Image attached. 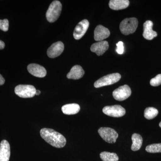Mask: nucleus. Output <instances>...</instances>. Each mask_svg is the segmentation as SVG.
<instances>
[{
  "mask_svg": "<svg viewBox=\"0 0 161 161\" xmlns=\"http://www.w3.org/2000/svg\"><path fill=\"white\" fill-rule=\"evenodd\" d=\"M146 151L151 153H161V143L153 144L146 147Z\"/></svg>",
  "mask_w": 161,
  "mask_h": 161,
  "instance_id": "22",
  "label": "nucleus"
},
{
  "mask_svg": "<svg viewBox=\"0 0 161 161\" xmlns=\"http://www.w3.org/2000/svg\"><path fill=\"white\" fill-rule=\"evenodd\" d=\"M36 90L34 86L29 85H19L15 88V93L22 98L33 97L36 95Z\"/></svg>",
  "mask_w": 161,
  "mask_h": 161,
  "instance_id": "4",
  "label": "nucleus"
},
{
  "mask_svg": "<svg viewBox=\"0 0 161 161\" xmlns=\"http://www.w3.org/2000/svg\"><path fill=\"white\" fill-rule=\"evenodd\" d=\"M89 26V22L87 19H84L78 23L75 27L74 30V38L76 40H78L81 39L85 34Z\"/></svg>",
  "mask_w": 161,
  "mask_h": 161,
  "instance_id": "9",
  "label": "nucleus"
},
{
  "mask_svg": "<svg viewBox=\"0 0 161 161\" xmlns=\"http://www.w3.org/2000/svg\"><path fill=\"white\" fill-rule=\"evenodd\" d=\"M61 110L64 114L68 115H75L80 111V108L78 104H68L62 106Z\"/></svg>",
  "mask_w": 161,
  "mask_h": 161,
  "instance_id": "18",
  "label": "nucleus"
},
{
  "mask_svg": "<svg viewBox=\"0 0 161 161\" xmlns=\"http://www.w3.org/2000/svg\"><path fill=\"white\" fill-rule=\"evenodd\" d=\"M153 23L150 20H147L143 24L144 31L143 36L147 40H152L157 36V33L153 30Z\"/></svg>",
  "mask_w": 161,
  "mask_h": 161,
  "instance_id": "15",
  "label": "nucleus"
},
{
  "mask_svg": "<svg viewBox=\"0 0 161 161\" xmlns=\"http://www.w3.org/2000/svg\"><path fill=\"white\" fill-rule=\"evenodd\" d=\"M40 134L41 137L53 147L61 148L66 145L64 136L53 129L43 128L40 130Z\"/></svg>",
  "mask_w": 161,
  "mask_h": 161,
  "instance_id": "1",
  "label": "nucleus"
},
{
  "mask_svg": "<svg viewBox=\"0 0 161 161\" xmlns=\"http://www.w3.org/2000/svg\"><path fill=\"white\" fill-rule=\"evenodd\" d=\"M117 48L116 51L119 54H122L124 52V43L122 41H119L118 43H116Z\"/></svg>",
  "mask_w": 161,
  "mask_h": 161,
  "instance_id": "25",
  "label": "nucleus"
},
{
  "mask_svg": "<svg viewBox=\"0 0 161 161\" xmlns=\"http://www.w3.org/2000/svg\"><path fill=\"white\" fill-rule=\"evenodd\" d=\"M64 50V45L61 41L53 43L47 51V55L50 58H54L60 56Z\"/></svg>",
  "mask_w": 161,
  "mask_h": 161,
  "instance_id": "10",
  "label": "nucleus"
},
{
  "mask_svg": "<svg viewBox=\"0 0 161 161\" xmlns=\"http://www.w3.org/2000/svg\"><path fill=\"white\" fill-rule=\"evenodd\" d=\"M131 90L127 85L122 86L115 89L112 93L115 100L121 101L127 99L131 95Z\"/></svg>",
  "mask_w": 161,
  "mask_h": 161,
  "instance_id": "8",
  "label": "nucleus"
},
{
  "mask_svg": "<svg viewBox=\"0 0 161 161\" xmlns=\"http://www.w3.org/2000/svg\"><path fill=\"white\" fill-rule=\"evenodd\" d=\"M108 43L107 41L103 40L93 43L91 46V50L98 56H101L108 50Z\"/></svg>",
  "mask_w": 161,
  "mask_h": 161,
  "instance_id": "13",
  "label": "nucleus"
},
{
  "mask_svg": "<svg viewBox=\"0 0 161 161\" xmlns=\"http://www.w3.org/2000/svg\"><path fill=\"white\" fill-rule=\"evenodd\" d=\"M158 113V111L157 109L153 107H149L144 111V116L147 119H151L155 118Z\"/></svg>",
  "mask_w": 161,
  "mask_h": 161,
  "instance_id": "21",
  "label": "nucleus"
},
{
  "mask_svg": "<svg viewBox=\"0 0 161 161\" xmlns=\"http://www.w3.org/2000/svg\"><path fill=\"white\" fill-rule=\"evenodd\" d=\"M84 74V71L80 65H76L72 68L67 75V78L68 79L77 80L82 78Z\"/></svg>",
  "mask_w": 161,
  "mask_h": 161,
  "instance_id": "16",
  "label": "nucleus"
},
{
  "mask_svg": "<svg viewBox=\"0 0 161 161\" xmlns=\"http://www.w3.org/2000/svg\"><path fill=\"white\" fill-rule=\"evenodd\" d=\"M159 126L160 127V128H161V122L159 123Z\"/></svg>",
  "mask_w": 161,
  "mask_h": 161,
  "instance_id": "29",
  "label": "nucleus"
},
{
  "mask_svg": "<svg viewBox=\"0 0 161 161\" xmlns=\"http://www.w3.org/2000/svg\"><path fill=\"white\" fill-rule=\"evenodd\" d=\"M129 5L130 1L128 0H111L109 3L110 8L115 10L125 9Z\"/></svg>",
  "mask_w": 161,
  "mask_h": 161,
  "instance_id": "17",
  "label": "nucleus"
},
{
  "mask_svg": "<svg viewBox=\"0 0 161 161\" xmlns=\"http://www.w3.org/2000/svg\"><path fill=\"white\" fill-rule=\"evenodd\" d=\"M110 32L108 28L102 25L96 26L94 31V39L97 41H103L109 36Z\"/></svg>",
  "mask_w": 161,
  "mask_h": 161,
  "instance_id": "12",
  "label": "nucleus"
},
{
  "mask_svg": "<svg viewBox=\"0 0 161 161\" xmlns=\"http://www.w3.org/2000/svg\"><path fill=\"white\" fill-rule=\"evenodd\" d=\"M103 112L106 115L113 117H120L125 114V109L120 105L108 106L105 107Z\"/></svg>",
  "mask_w": 161,
  "mask_h": 161,
  "instance_id": "7",
  "label": "nucleus"
},
{
  "mask_svg": "<svg viewBox=\"0 0 161 161\" xmlns=\"http://www.w3.org/2000/svg\"><path fill=\"white\" fill-rule=\"evenodd\" d=\"M27 70L31 75L38 78H44L47 75L46 69L43 66L36 64H29Z\"/></svg>",
  "mask_w": 161,
  "mask_h": 161,
  "instance_id": "11",
  "label": "nucleus"
},
{
  "mask_svg": "<svg viewBox=\"0 0 161 161\" xmlns=\"http://www.w3.org/2000/svg\"><path fill=\"white\" fill-rule=\"evenodd\" d=\"M132 144L131 150L132 151H137L141 148L142 144L143 139L142 136L137 133H134L132 136Z\"/></svg>",
  "mask_w": 161,
  "mask_h": 161,
  "instance_id": "19",
  "label": "nucleus"
},
{
  "mask_svg": "<svg viewBox=\"0 0 161 161\" xmlns=\"http://www.w3.org/2000/svg\"><path fill=\"white\" fill-rule=\"evenodd\" d=\"M62 4L58 1H54L50 5L46 14L47 19L50 23L57 21L62 10Z\"/></svg>",
  "mask_w": 161,
  "mask_h": 161,
  "instance_id": "2",
  "label": "nucleus"
},
{
  "mask_svg": "<svg viewBox=\"0 0 161 161\" xmlns=\"http://www.w3.org/2000/svg\"><path fill=\"white\" fill-rule=\"evenodd\" d=\"M100 158L103 161H118V155L115 153L108 152H103L100 154Z\"/></svg>",
  "mask_w": 161,
  "mask_h": 161,
  "instance_id": "20",
  "label": "nucleus"
},
{
  "mask_svg": "<svg viewBox=\"0 0 161 161\" xmlns=\"http://www.w3.org/2000/svg\"><path fill=\"white\" fill-rule=\"evenodd\" d=\"M98 132L101 137L109 143H114L118 137L117 132L112 128L102 127L98 130Z\"/></svg>",
  "mask_w": 161,
  "mask_h": 161,
  "instance_id": "6",
  "label": "nucleus"
},
{
  "mask_svg": "<svg viewBox=\"0 0 161 161\" xmlns=\"http://www.w3.org/2000/svg\"><path fill=\"white\" fill-rule=\"evenodd\" d=\"M138 24V21L136 18H127L121 22L119 29L123 34H131L136 31L137 29Z\"/></svg>",
  "mask_w": 161,
  "mask_h": 161,
  "instance_id": "3",
  "label": "nucleus"
},
{
  "mask_svg": "<svg viewBox=\"0 0 161 161\" xmlns=\"http://www.w3.org/2000/svg\"><path fill=\"white\" fill-rule=\"evenodd\" d=\"M10 156V145L4 140L0 144V161H9Z\"/></svg>",
  "mask_w": 161,
  "mask_h": 161,
  "instance_id": "14",
  "label": "nucleus"
},
{
  "mask_svg": "<svg viewBox=\"0 0 161 161\" xmlns=\"http://www.w3.org/2000/svg\"><path fill=\"white\" fill-rule=\"evenodd\" d=\"M9 21L7 19H0V29L4 31H8L9 29Z\"/></svg>",
  "mask_w": 161,
  "mask_h": 161,
  "instance_id": "24",
  "label": "nucleus"
},
{
  "mask_svg": "<svg viewBox=\"0 0 161 161\" xmlns=\"http://www.w3.org/2000/svg\"><path fill=\"white\" fill-rule=\"evenodd\" d=\"M5 46V43H4L3 41H2V40H0V49H4Z\"/></svg>",
  "mask_w": 161,
  "mask_h": 161,
  "instance_id": "27",
  "label": "nucleus"
},
{
  "mask_svg": "<svg viewBox=\"0 0 161 161\" xmlns=\"http://www.w3.org/2000/svg\"><path fill=\"white\" fill-rule=\"evenodd\" d=\"M40 93H41V92H40V91H39V90H36V95H40Z\"/></svg>",
  "mask_w": 161,
  "mask_h": 161,
  "instance_id": "28",
  "label": "nucleus"
},
{
  "mask_svg": "<svg viewBox=\"0 0 161 161\" xmlns=\"http://www.w3.org/2000/svg\"><path fill=\"white\" fill-rule=\"evenodd\" d=\"M5 82V80L2 75H0V86L3 85Z\"/></svg>",
  "mask_w": 161,
  "mask_h": 161,
  "instance_id": "26",
  "label": "nucleus"
},
{
  "mask_svg": "<svg viewBox=\"0 0 161 161\" xmlns=\"http://www.w3.org/2000/svg\"><path fill=\"white\" fill-rule=\"evenodd\" d=\"M121 75L118 73L110 74L103 76L98 80H96L94 83L95 88H99L106 86L111 85L116 83L120 80Z\"/></svg>",
  "mask_w": 161,
  "mask_h": 161,
  "instance_id": "5",
  "label": "nucleus"
},
{
  "mask_svg": "<svg viewBox=\"0 0 161 161\" xmlns=\"http://www.w3.org/2000/svg\"><path fill=\"white\" fill-rule=\"evenodd\" d=\"M152 86H157L161 84V74L157 75L155 78H152L150 81Z\"/></svg>",
  "mask_w": 161,
  "mask_h": 161,
  "instance_id": "23",
  "label": "nucleus"
}]
</instances>
